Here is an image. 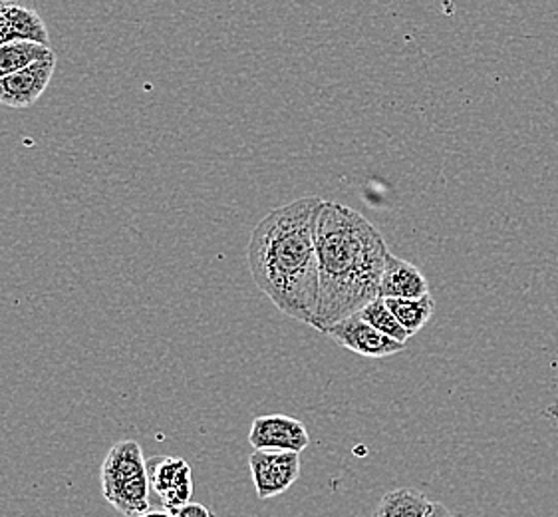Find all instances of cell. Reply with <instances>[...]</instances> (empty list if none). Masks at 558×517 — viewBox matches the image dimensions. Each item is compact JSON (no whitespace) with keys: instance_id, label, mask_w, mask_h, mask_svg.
Instances as JSON below:
<instances>
[{"instance_id":"obj_5","label":"cell","mask_w":558,"mask_h":517,"mask_svg":"<svg viewBox=\"0 0 558 517\" xmlns=\"http://www.w3.org/2000/svg\"><path fill=\"white\" fill-rule=\"evenodd\" d=\"M324 335L332 338L340 347L352 350L366 359H388L405 349L403 342H398L380 330H376L357 313L336 323V325L328 326L324 330Z\"/></svg>"},{"instance_id":"obj_7","label":"cell","mask_w":558,"mask_h":517,"mask_svg":"<svg viewBox=\"0 0 558 517\" xmlns=\"http://www.w3.org/2000/svg\"><path fill=\"white\" fill-rule=\"evenodd\" d=\"M248 444L255 450L302 452L311 444V434L301 420L284 414L258 417L251 424Z\"/></svg>"},{"instance_id":"obj_1","label":"cell","mask_w":558,"mask_h":517,"mask_svg":"<svg viewBox=\"0 0 558 517\" xmlns=\"http://www.w3.org/2000/svg\"><path fill=\"white\" fill-rule=\"evenodd\" d=\"M323 197L308 195L265 215L248 239V269L270 303L313 326L318 309L316 219Z\"/></svg>"},{"instance_id":"obj_9","label":"cell","mask_w":558,"mask_h":517,"mask_svg":"<svg viewBox=\"0 0 558 517\" xmlns=\"http://www.w3.org/2000/svg\"><path fill=\"white\" fill-rule=\"evenodd\" d=\"M12 40L50 46V34L36 0H0V46Z\"/></svg>"},{"instance_id":"obj_11","label":"cell","mask_w":558,"mask_h":517,"mask_svg":"<svg viewBox=\"0 0 558 517\" xmlns=\"http://www.w3.org/2000/svg\"><path fill=\"white\" fill-rule=\"evenodd\" d=\"M57 52L48 45H40L34 40H12L0 46V80L21 72L34 62L54 57Z\"/></svg>"},{"instance_id":"obj_15","label":"cell","mask_w":558,"mask_h":517,"mask_svg":"<svg viewBox=\"0 0 558 517\" xmlns=\"http://www.w3.org/2000/svg\"><path fill=\"white\" fill-rule=\"evenodd\" d=\"M175 517H215L211 509L197 502H190L187 506L179 507L178 512H173Z\"/></svg>"},{"instance_id":"obj_12","label":"cell","mask_w":558,"mask_h":517,"mask_svg":"<svg viewBox=\"0 0 558 517\" xmlns=\"http://www.w3.org/2000/svg\"><path fill=\"white\" fill-rule=\"evenodd\" d=\"M429 497L415 488L391 490L380 500L372 517H425Z\"/></svg>"},{"instance_id":"obj_16","label":"cell","mask_w":558,"mask_h":517,"mask_svg":"<svg viewBox=\"0 0 558 517\" xmlns=\"http://www.w3.org/2000/svg\"><path fill=\"white\" fill-rule=\"evenodd\" d=\"M425 517H456L449 509H447L444 504H439V502H432L429 504V509H427V514Z\"/></svg>"},{"instance_id":"obj_17","label":"cell","mask_w":558,"mask_h":517,"mask_svg":"<svg viewBox=\"0 0 558 517\" xmlns=\"http://www.w3.org/2000/svg\"><path fill=\"white\" fill-rule=\"evenodd\" d=\"M137 517H175L173 516V512H169V509H149L146 514H142V516Z\"/></svg>"},{"instance_id":"obj_14","label":"cell","mask_w":558,"mask_h":517,"mask_svg":"<svg viewBox=\"0 0 558 517\" xmlns=\"http://www.w3.org/2000/svg\"><path fill=\"white\" fill-rule=\"evenodd\" d=\"M357 315L362 316L368 325L374 326L376 330H380V333L398 340V342L405 345L410 340L408 330L400 325V321L396 318V315L390 311V306L386 304V299H381V297L366 304Z\"/></svg>"},{"instance_id":"obj_3","label":"cell","mask_w":558,"mask_h":517,"mask_svg":"<svg viewBox=\"0 0 558 517\" xmlns=\"http://www.w3.org/2000/svg\"><path fill=\"white\" fill-rule=\"evenodd\" d=\"M101 494L122 516L137 517L151 509L147 460L140 442H116L101 464Z\"/></svg>"},{"instance_id":"obj_4","label":"cell","mask_w":558,"mask_h":517,"mask_svg":"<svg viewBox=\"0 0 558 517\" xmlns=\"http://www.w3.org/2000/svg\"><path fill=\"white\" fill-rule=\"evenodd\" d=\"M253 484L260 502L284 494L301 478V454L255 450L248 458Z\"/></svg>"},{"instance_id":"obj_8","label":"cell","mask_w":558,"mask_h":517,"mask_svg":"<svg viewBox=\"0 0 558 517\" xmlns=\"http://www.w3.org/2000/svg\"><path fill=\"white\" fill-rule=\"evenodd\" d=\"M57 62L58 58L54 55V57L34 62L21 72L0 80V104L7 108H16V110L34 106L36 101L40 100L46 88L50 86L54 70H57Z\"/></svg>"},{"instance_id":"obj_6","label":"cell","mask_w":558,"mask_h":517,"mask_svg":"<svg viewBox=\"0 0 558 517\" xmlns=\"http://www.w3.org/2000/svg\"><path fill=\"white\" fill-rule=\"evenodd\" d=\"M149 488L159 495L161 504L169 512L187 506L193 497L191 466L175 456H154L147 460Z\"/></svg>"},{"instance_id":"obj_10","label":"cell","mask_w":558,"mask_h":517,"mask_svg":"<svg viewBox=\"0 0 558 517\" xmlns=\"http://www.w3.org/2000/svg\"><path fill=\"white\" fill-rule=\"evenodd\" d=\"M427 292H429V282L425 279L424 273L410 261H403L390 253L381 275V299H417Z\"/></svg>"},{"instance_id":"obj_13","label":"cell","mask_w":558,"mask_h":517,"mask_svg":"<svg viewBox=\"0 0 558 517\" xmlns=\"http://www.w3.org/2000/svg\"><path fill=\"white\" fill-rule=\"evenodd\" d=\"M386 304L410 337L420 333L436 313V301L429 292L417 299H386Z\"/></svg>"},{"instance_id":"obj_2","label":"cell","mask_w":558,"mask_h":517,"mask_svg":"<svg viewBox=\"0 0 558 517\" xmlns=\"http://www.w3.org/2000/svg\"><path fill=\"white\" fill-rule=\"evenodd\" d=\"M316 253L320 292L313 326L324 333L380 297L390 249L364 215L324 202L316 219Z\"/></svg>"}]
</instances>
